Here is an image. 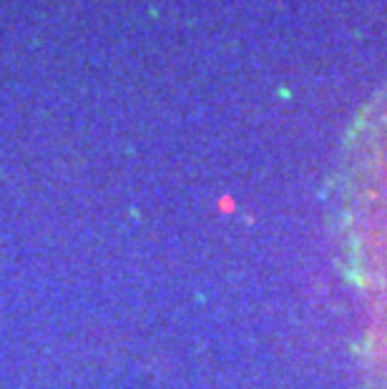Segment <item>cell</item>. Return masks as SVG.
<instances>
[{"label": "cell", "instance_id": "cell-1", "mask_svg": "<svg viewBox=\"0 0 387 389\" xmlns=\"http://www.w3.org/2000/svg\"><path fill=\"white\" fill-rule=\"evenodd\" d=\"M330 223L345 279L387 314V83L347 128Z\"/></svg>", "mask_w": 387, "mask_h": 389}]
</instances>
